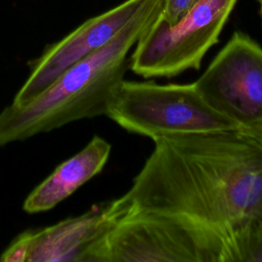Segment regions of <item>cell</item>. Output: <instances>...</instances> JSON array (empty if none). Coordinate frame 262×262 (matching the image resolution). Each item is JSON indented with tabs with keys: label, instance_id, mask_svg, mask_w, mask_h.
Segmentation results:
<instances>
[{
	"label": "cell",
	"instance_id": "8992f818",
	"mask_svg": "<svg viewBox=\"0 0 262 262\" xmlns=\"http://www.w3.org/2000/svg\"><path fill=\"white\" fill-rule=\"evenodd\" d=\"M151 0H126L112 9L91 17L50 45L34 61L27 81L12 104L20 106L43 92L62 72L105 45Z\"/></svg>",
	"mask_w": 262,
	"mask_h": 262
},
{
	"label": "cell",
	"instance_id": "7c38bea8",
	"mask_svg": "<svg viewBox=\"0 0 262 262\" xmlns=\"http://www.w3.org/2000/svg\"><path fill=\"white\" fill-rule=\"evenodd\" d=\"M261 17H262V4H261Z\"/></svg>",
	"mask_w": 262,
	"mask_h": 262
},
{
	"label": "cell",
	"instance_id": "5b68a950",
	"mask_svg": "<svg viewBox=\"0 0 262 262\" xmlns=\"http://www.w3.org/2000/svg\"><path fill=\"white\" fill-rule=\"evenodd\" d=\"M193 84L213 110L241 130L253 128L262 118V47L234 32Z\"/></svg>",
	"mask_w": 262,
	"mask_h": 262
},
{
	"label": "cell",
	"instance_id": "7a4b0ae2",
	"mask_svg": "<svg viewBox=\"0 0 262 262\" xmlns=\"http://www.w3.org/2000/svg\"><path fill=\"white\" fill-rule=\"evenodd\" d=\"M85 262H238L235 236L191 217L135 211L120 216Z\"/></svg>",
	"mask_w": 262,
	"mask_h": 262
},
{
	"label": "cell",
	"instance_id": "30bf717a",
	"mask_svg": "<svg viewBox=\"0 0 262 262\" xmlns=\"http://www.w3.org/2000/svg\"><path fill=\"white\" fill-rule=\"evenodd\" d=\"M199 0H164L160 16L170 26L180 20Z\"/></svg>",
	"mask_w": 262,
	"mask_h": 262
},
{
	"label": "cell",
	"instance_id": "9c48e42d",
	"mask_svg": "<svg viewBox=\"0 0 262 262\" xmlns=\"http://www.w3.org/2000/svg\"><path fill=\"white\" fill-rule=\"evenodd\" d=\"M234 236L238 262H262V218L249 223Z\"/></svg>",
	"mask_w": 262,
	"mask_h": 262
},
{
	"label": "cell",
	"instance_id": "277c9868",
	"mask_svg": "<svg viewBox=\"0 0 262 262\" xmlns=\"http://www.w3.org/2000/svg\"><path fill=\"white\" fill-rule=\"evenodd\" d=\"M237 0H199L176 24L160 14L136 43L129 59L132 72L143 78H171L199 70L215 45Z\"/></svg>",
	"mask_w": 262,
	"mask_h": 262
},
{
	"label": "cell",
	"instance_id": "3957f363",
	"mask_svg": "<svg viewBox=\"0 0 262 262\" xmlns=\"http://www.w3.org/2000/svg\"><path fill=\"white\" fill-rule=\"evenodd\" d=\"M105 116L127 131L152 140L239 129L204 100L193 82L157 84L124 79L114 90Z\"/></svg>",
	"mask_w": 262,
	"mask_h": 262
},
{
	"label": "cell",
	"instance_id": "8fae6325",
	"mask_svg": "<svg viewBox=\"0 0 262 262\" xmlns=\"http://www.w3.org/2000/svg\"><path fill=\"white\" fill-rule=\"evenodd\" d=\"M243 131L252 135L253 137H255L257 140H259L262 143V118L260 119V121L258 122V124L256 126H254L253 128H251L249 130H243Z\"/></svg>",
	"mask_w": 262,
	"mask_h": 262
},
{
	"label": "cell",
	"instance_id": "ba28073f",
	"mask_svg": "<svg viewBox=\"0 0 262 262\" xmlns=\"http://www.w3.org/2000/svg\"><path fill=\"white\" fill-rule=\"evenodd\" d=\"M111 149L106 140L94 136L82 150L61 163L28 195L24 210L39 213L55 207L102 170Z\"/></svg>",
	"mask_w": 262,
	"mask_h": 262
},
{
	"label": "cell",
	"instance_id": "6da1fadb",
	"mask_svg": "<svg viewBox=\"0 0 262 262\" xmlns=\"http://www.w3.org/2000/svg\"><path fill=\"white\" fill-rule=\"evenodd\" d=\"M151 0L105 45L62 72L25 105L0 113V147L66 124L105 115L110 98L129 68L127 55L162 10Z\"/></svg>",
	"mask_w": 262,
	"mask_h": 262
},
{
	"label": "cell",
	"instance_id": "52a82bcc",
	"mask_svg": "<svg viewBox=\"0 0 262 262\" xmlns=\"http://www.w3.org/2000/svg\"><path fill=\"white\" fill-rule=\"evenodd\" d=\"M111 203L51 226L19 234L0 256L1 262H85L89 249L112 227Z\"/></svg>",
	"mask_w": 262,
	"mask_h": 262
},
{
	"label": "cell",
	"instance_id": "4fadbf2b",
	"mask_svg": "<svg viewBox=\"0 0 262 262\" xmlns=\"http://www.w3.org/2000/svg\"><path fill=\"white\" fill-rule=\"evenodd\" d=\"M260 2V4H262V0H258Z\"/></svg>",
	"mask_w": 262,
	"mask_h": 262
}]
</instances>
